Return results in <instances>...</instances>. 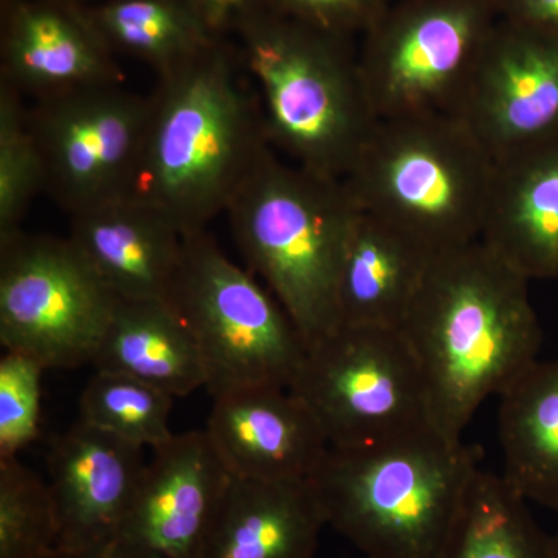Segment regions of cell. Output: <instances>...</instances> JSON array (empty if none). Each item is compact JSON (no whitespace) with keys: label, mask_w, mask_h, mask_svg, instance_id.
<instances>
[{"label":"cell","mask_w":558,"mask_h":558,"mask_svg":"<svg viewBox=\"0 0 558 558\" xmlns=\"http://www.w3.org/2000/svg\"><path fill=\"white\" fill-rule=\"evenodd\" d=\"M433 425L459 439L480 407L538 360L529 279L483 241L438 253L403 322Z\"/></svg>","instance_id":"cell-1"},{"label":"cell","mask_w":558,"mask_h":558,"mask_svg":"<svg viewBox=\"0 0 558 558\" xmlns=\"http://www.w3.org/2000/svg\"><path fill=\"white\" fill-rule=\"evenodd\" d=\"M270 150L241 57L218 43L157 76L128 196L159 209L183 238L202 233Z\"/></svg>","instance_id":"cell-2"},{"label":"cell","mask_w":558,"mask_h":558,"mask_svg":"<svg viewBox=\"0 0 558 558\" xmlns=\"http://www.w3.org/2000/svg\"><path fill=\"white\" fill-rule=\"evenodd\" d=\"M481 450L435 425L329 447L312 486L326 524L365 558H440L480 473Z\"/></svg>","instance_id":"cell-3"},{"label":"cell","mask_w":558,"mask_h":558,"mask_svg":"<svg viewBox=\"0 0 558 558\" xmlns=\"http://www.w3.org/2000/svg\"><path fill=\"white\" fill-rule=\"evenodd\" d=\"M240 35L271 149L301 170L343 182L379 121L351 40L269 11Z\"/></svg>","instance_id":"cell-4"},{"label":"cell","mask_w":558,"mask_h":558,"mask_svg":"<svg viewBox=\"0 0 558 558\" xmlns=\"http://www.w3.org/2000/svg\"><path fill=\"white\" fill-rule=\"evenodd\" d=\"M355 207L343 182L270 150L226 216L250 271L274 293L307 349L340 328L337 284Z\"/></svg>","instance_id":"cell-5"},{"label":"cell","mask_w":558,"mask_h":558,"mask_svg":"<svg viewBox=\"0 0 558 558\" xmlns=\"http://www.w3.org/2000/svg\"><path fill=\"white\" fill-rule=\"evenodd\" d=\"M495 160L457 116L377 121L343 180L352 204L433 253L481 240Z\"/></svg>","instance_id":"cell-6"},{"label":"cell","mask_w":558,"mask_h":558,"mask_svg":"<svg viewBox=\"0 0 558 558\" xmlns=\"http://www.w3.org/2000/svg\"><path fill=\"white\" fill-rule=\"evenodd\" d=\"M170 303L199 347L213 399L236 389L290 388L307 354L269 289L242 270L207 231L183 238Z\"/></svg>","instance_id":"cell-7"},{"label":"cell","mask_w":558,"mask_h":558,"mask_svg":"<svg viewBox=\"0 0 558 558\" xmlns=\"http://www.w3.org/2000/svg\"><path fill=\"white\" fill-rule=\"evenodd\" d=\"M498 21L495 0H392L357 50L376 119L457 116Z\"/></svg>","instance_id":"cell-8"},{"label":"cell","mask_w":558,"mask_h":558,"mask_svg":"<svg viewBox=\"0 0 558 558\" xmlns=\"http://www.w3.org/2000/svg\"><path fill=\"white\" fill-rule=\"evenodd\" d=\"M289 389L317 418L329 447L433 425L424 374L400 329L340 326L307 349Z\"/></svg>","instance_id":"cell-9"},{"label":"cell","mask_w":558,"mask_h":558,"mask_svg":"<svg viewBox=\"0 0 558 558\" xmlns=\"http://www.w3.org/2000/svg\"><path fill=\"white\" fill-rule=\"evenodd\" d=\"M117 296L68 238L0 240V341L50 368L92 363Z\"/></svg>","instance_id":"cell-10"},{"label":"cell","mask_w":558,"mask_h":558,"mask_svg":"<svg viewBox=\"0 0 558 558\" xmlns=\"http://www.w3.org/2000/svg\"><path fill=\"white\" fill-rule=\"evenodd\" d=\"M149 119V95L124 84L81 87L38 98L28 126L43 193L69 216L130 194Z\"/></svg>","instance_id":"cell-11"},{"label":"cell","mask_w":558,"mask_h":558,"mask_svg":"<svg viewBox=\"0 0 558 558\" xmlns=\"http://www.w3.org/2000/svg\"><path fill=\"white\" fill-rule=\"evenodd\" d=\"M457 117L495 163L558 138V39L499 17Z\"/></svg>","instance_id":"cell-12"},{"label":"cell","mask_w":558,"mask_h":558,"mask_svg":"<svg viewBox=\"0 0 558 558\" xmlns=\"http://www.w3.org/2000/svg\"><path fill=\"white\" fill-rule=\"evenodd\" d=\"M231 475L207 432L153 449L109 558H202Z\"/></svg>","instance_id":"cell-13"},{"label":"cell","mask_w":558,"mask_h":558,"mask_svg":"<svg viewBox=\"0 0 558 558\" xmlns=\"http://www.w3.org/2000/svg\"><path fill=\"white\" fill-rule=\"evenodd\" d=\"M148 461L142 447L78 421L50 444L58 549L108 553Z\"/></svg>","instance_id":"cell-14"},{"label":"cell","mask_w":558,"mask_h":558,"mask_svg":"<svg viewBox=\"0 0 558 558\" xmlns=\"http://www.w3.org/2000/svg\"><path fill=\"white\" fill-rule=\"evenodd\" d=\"M205 432L233 478L311 480L329 450L303 400L270 385L216 398Z\"/></svg>","instance_id":"cell-15"},{"label":"cell","mask_w":558,"mask_h":558,"mask_svg":"<svg viewBox=\"0 0 558 558\" xmlns=\"http://www.w3.org/2000/svg\"><path fill=\"white\" fill-rule=\"evenodd\" d=\"M69 240L119 300H170L183 236L159 209L132 196L70 216Z\"/></svg>","instance_id":"cell-16"},{"label":"cell","mask_w":558,"mask_h":558,"mask_svg":"<svg viewBox=\"0 0 558 558\" xmlns=\"http://www.w3.org/2000/svg\"><path fill=\"white\" fill-rule=\"evenodd\" d=\"M0 83L35 97L101 84H124L123 70L86 13L51 2L20 3L11 11Z\"/></svg>","instance_id":"cell-17"},{"label":"cell","mask_w":558,"mask_h":558,"mask_svg":"<svg viewBox=\"0 0 558 558\" xmlns=\"http://www.w3.org/2000/svg\"><path fill=\"white\" fill-rule=\"evenodd\" d=\"M481 241L532 279H558V138L495 163Z\"/></svg>","instance_id":"cell-18"},{"label":"cell","mask_w":558,"mask_h":558,"mask_svg":"<svg viewBox=\"0 0 558 558\" xmlns=\"http://www.w3.org/2000/svg\"><path fill=\"white\" fill-rule=\"evenodd\" d=\"M435 256L416 238L355 208L337 284L340 326L402 328Z\"/></svg>","instance_id":"cell-19"},{"label":"cell","mask_w":558,"mask_h":558,"mask_svg":"<svg viewBox=\"0 0 558 558\" xmlns=\"http://www.w3.org/2000/svg\"><path fill=\"white\" fill-rule=\"evenodd\" d=\"M325 526L311 480L231 476L202 558H315Z\"/></svg>","instance_id":"cell-20"},{"label":"cell","mask_w":558,"mask_h":558,"mask_svg":"<svg viewBox=\"0 0 558 558\" xmlns=\"http://www.w3.org/2000/svg\"><path fill=\"white\" fill-rule=\"evenodd\" d=\"M92 365L183 398L207 387L196 339L170 301L117 300Z\"/></svg>","instance_id":"cell-21"},{"label":"cell","mask_w":558,"mask_h":558,"mask_svg":"<svg viewBox=\"0 0 558 558\" xmlns=\"http://www.w3.org/2000/svg\"><path fill=\"white\" fill-rule=\"evenodd\" d=\"M499 440L508 486L558 510V359L537 360L499 396Z\"/></svg>","instance_id":"cell-22"},{"label":"cell","mask_w":558,"mask_h":558,"mask_svg":"<svg viewBox=\"0 0 558 558\" xmlns=\"http://www.w3.org/2000/svg\"><path fill=\"white\" fill-rule=\"evenodd\" d=\"M109 50L137 57L167 75L219 43L189 0H109L84 11Z\"/></svg>","instance_id":"cell-23"},{"label":"cell","mask_w":558,"mask_h":558,"mask_svg":"<svg viewBox=\"0 0 558 558\" xmlns=\"http://www.w3.org/2000/svg\"><path fill=\"white\" fill-rule=\"evenodd\" d=\"M440 558H553V538L501 475L480 470Z\"/></svg>","instance_id":"cell-24"},{"label":"cell","mask_w":558,"mask_h":558,"mask_svg":"<svg viewBox=\"0 0 558 558\" xmlns=\"http://www.w3.org/2000/svg\"><path fill=\"white\" fill-rule=\"evenodd\" d=\"M172 402L174 396L145 381L95 371L81 395L80 421L142 449H156L174 436Z\"/></svg>","instance_id":"cell-25"},{"label":"cell","mask_w":558,"mask_h":558,"mask_svg":"<svg viewBox=\"0 0 558 558\" xmlns=\"http://www.w3.org/2000/svg\"><path fill=\"white\" fill-rule=\"evenodd\" d=\"M60 527L49 484L20 459H0V558H46Z\"/></svg>","instance_id":"cell-26"},{"label":"cell","mask_w":558,"mask_h":558,"mask_svg":"<svg viewBox=\"0 0 558 558\" xmlns=\"http://www.w3.org/2000/svg\"><path fill=\"white\" fill-rule=\"evenodd\" d=\"M43 193L38 149L21 92L0 83V240L21 231L36 194Z\"/></svg>","instance_id":"cell-27"},{"label":"cell","mask_w":558,"mask_h":558,"mask_svg":"<svg viewBox=\"0 0 558 558\" xmlns=\"http://www.w3.org/2000/svg\"><path fill=\"white\" fill-rule=\"evenodd\" d=\"M46 369L22 352L5 351L0 359V459L16 458L38 439Z\"/></svg>","instance_id":"cell-28"},{"label":"cell","mask_w":558,"mask_h":558,"mask_svg":"<svg viewBox=\"0 0 558 558\" xmlns=\"http://www.w3.org/2000/svg\"><path fill=\"white\" fill-rule=\"evenodd\" d=\"M392 0H267V11L314 31L352 40L384 16Z\"/></svg>","instance_id":"cell-29"},{"label":"cell","mask_w":558,"mask_h":558,"mask_svg":"<svg viewBox=\"0 0 558 558\" xmlns=\"http://www.w3.org/2000/svg\"><path fill=\"white\" fill-rule=\"evenodd\" d=\"M213 36L219 35L230 28L238 32L255 20L259 14L266 13L267 0H189Z\"/></svg>","instance_id":"cell-30"},{"label":"cell","mask_w":558,"mask_h":558,"mask_svg":"<svg viewBox=\"0 0 558 558\" xmlns=\"http://www.w3.org/2000/svg\"><path fill=\"white\" fill-rule=\"evenodd\" d=\"M499 17L558 39V0H495Z\"/></svg>","instance_id":"cell-31"},{"label":"cell","mask_w":558,"mask_h":558,"mask_svg":"<svg viewBox=\"0 0 558 558\" xmlns=\"http://www.w3.org/2000/svg\"><path fill=\"white\" fill-rule=\"evenodd\" d=\"M46 558H109L108 553H75V550L57 549Z\"/></svg>","instance_id":"cell-32"},{"label":"cell","mask_w":558,"mask_h":558,"mask_svg":"<svg viewBox=\"0 0 558 558\" xmlns=\"http://www.w3.org/2000/svg\"><path fill=\"white\" fill-rule=\"evenodd\" d=\"M553 558H558V537L553 538Z\"/></svg>","instance_id":"cell-33"}]
</instances>
